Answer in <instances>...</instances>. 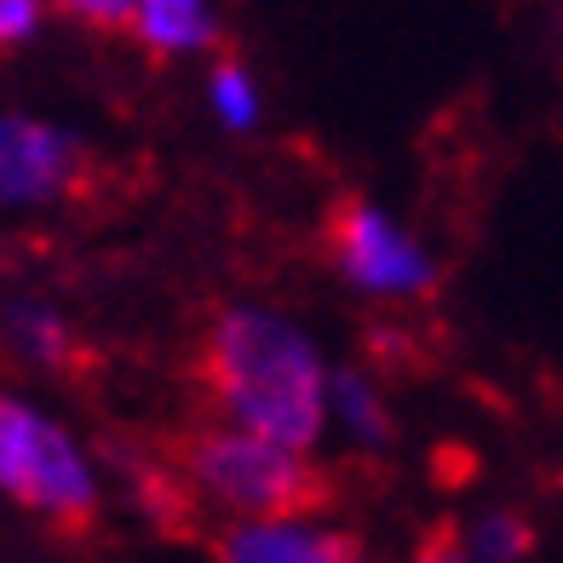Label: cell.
Instances as JSON below:
<instances>
[{"label":"cell","mask_w":563,"mask_h":563,"mask_svg":"<svg viewBox=\"0 0 563 563\" xmlns=\"http://www.w3.org/2000/svg\"><path fill=\"white\" fill-rule=\"evenodd\" d=\"M196 379L230 426L311 449L328 420V368L294 322L271 311H219L201 334Z\"/></svg>","instance_id":"obj_1"},{"label":"cell","mask_w":563,"mask_h":563,"mask_svg":"<svg viewBox=\"0 0 563 563\" xmlns=\"http://www.w3.org/2000/svg\"><path fill=\"white\" fill-rule=\"evenodd\" d=\"M178 466L196 495L236 518H317L334 506V477L311 460V449L247 426H201Z\"/></svg>","instance_id":"obj_2"},{"label":"cell","mask_w":563,"mask_h":563,"mask_svg":"<svg viewBox=\"0 0 563 563\" xmlns=\"http://www.w3.org/2000/svg\"><path fill=\"white\" fill-rule=\"evenodd\" d=\"M0 489L58 534H87L98 523V477L87 454L69 443L64 426L18 397L0 402Z\"/></svg>","instance_id":"obj_3"},{"label":"cell","mask_w":563,"mask_h":563,"mask_svg":"<svg viewBox=\"0 0 563 563\" xmlns=\"http://www.w3.org/2000/svg\"><path fill=\"white\" fill-rule=\"evenodd\" d=\"M328 253L351 288L379 299H426L438 288V265L420 253V242L363 196H340L328 208Z\"/></svg>","instance_id":"obj_4"},{"label":"cell","mask_w":563,"mask_h":563,"mask_svg":"<svg viewBox=\"0 0 563 563\" xmlns=\"http://www.w3.org/2000/svg\"><path fill=\"white\" fill-rule=\"evenodd\" d=\"M87 173H92V156L81 139H69L35 115L0 121V190H7L12 208H46V201L81 196Z\"/></svg>","instance_id":"obj_5"},{"label":"cell","mask_w":563,"mask_h":563,"mask_svg":"<svg viewBox=\"0 0 563 563\" xmlns=\"http://www.w3.org/2000/svg\"><path fill=\"white\" fill-rule=\"evenodd\" d=\"M219 563H368L363 541L305 518H242L219 534Z\"/></svg>","instance_id":"obj_6"},{"label":"cell","mask_w":563,"mask_h":563,"mask_svg":"<svg viewBox=\"0 0 563 563\" xmlns=\"http://www.w3.org/2000/svg\"><path fill=\"white\" fill-rule=\"evenodd\" d=\"M133 35L150 58H196L219 53V7L213 0H133Z\"/></svg>","instance_id":"obj_7"},{"label":"cell","mask_w":563,"mask_h":563,"mask_svg":"<svg viewBox=\"0 0 563 563\" xmlns=\"http://www.w3.org/2000/svg\"><path fill=\"white\" fill-rule=\"evenodd\" d=\"M7 340H12V351L23 356V363L58 368V374H69L75 356H81V351H75V328L58 311H46V305H12Z\"/></svg>","instance_id":"obj_8"},{"label":"cell","mask_w":563,"mask_h":563,"mask_svg":"<svg viewBox=\"0 0 563 563\" xmlns=\"http://www.w3.org/2000/svg\"><path fill=\"white\" fill-rule=\"evenodd\" d=\"M334 408H340V426L351 431L356 443H368V449L391 443V408H386V397L374 391L368 374H340L334 379Z\"/></svg>","instance_id":"obj_9"},{"label":"cell","mask_w":563,"mask_h":563,"mask_svg":"<svg viewBox=\"0 0 563 563\" xmlns=\"http://www.w3.org/2000/svg\"><path fill=\"white\" fill-rule=\"evenodd\" d=\"M208 104L224 126H236V133H247V126L260 121V81H253V69L242 58H219L208 69Z\"/></svg>","instance_id":"obj_10"},{"label":"cell","mask_w":563,"mask_h":563,"mask_svg":"<svg viewBox=\"0 0 563 563\" xmlns=\"http://www.w3.org/2000/svg\"><path fill=\"white\" fill-rule=\"evenodd\" d=\"M529 547H534V534H529V523L518 518V511H489V518L477 523L483 563H518V558H529Z\"/></svg>","instance_id":"obj_11"},{"label":"cell","mask_w":563,"mask_h":563,"mask_svg":"<svg viewBox=\"0 0 563 563\" xmlns=\"http://www.w3.org/2000/svg\"><path fill=\"white\" fill-rule=\"evenodd\" d=\"M53 18L92 35H126L133 30V0H53Z\"/></svg>","instance_id":"obj_12"},{"label":"cell","mask_w":563,"mask_h":563,"mask_svg":"<svg viewBox=\"0 0 563 563\" xmlns=\"http://www.w3.org/2000/svg\"><path fill=\"white\" fill-rule=\"evenodd\" d=\"M46 18H53V0H0V46L7 53L30 46Z\"/></svg>","instance_id":"obj_13"},{"label":"cell","mask_w":563,"mask_h":563,"mask_svg":"<svg viewBox=\"0 0 563 563\" xmlns=\"http://www.w3.org/2000/svg\"><path fill=\"white\" fill-rule=\"evenodd\" d=\"M415 563H472V558L460 552V541L449 529H438V534H426V547L415 552Z\"/></svg>","instance_id":"obj_14"}]
</instances>
